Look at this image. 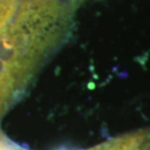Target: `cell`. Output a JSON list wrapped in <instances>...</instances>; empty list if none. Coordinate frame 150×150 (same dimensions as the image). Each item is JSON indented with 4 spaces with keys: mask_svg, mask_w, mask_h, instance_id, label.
<instances>
[{
    "mask_svg": "<svg viewBox=\"0 0 150 150\" xmlns=\"http://www.w3.org/2000/svg\"><path fill=\"white\" fill-rule=\"evenodd\" d=\"M69 9L59 0H25L0 29V118L62 43Z\"/></svg>",
    "mask_w": 150,
    "mask_h": 150,
    "instance_id": "cell-1",
    "label": "cell"
},
{
    "mask_svg": "<svg viewBox=\"0 0 150 150\" xmlns=\"http://www.w3.org/2000/svg\"><path fill=\"white\" fill-rule=\"evenodd\" d=\"M100 150H150V128L133 132L100 144Z\"/></svg>",
    "mask_w": 150,
    "mask_h": 150,
    "instance_id": "cell-2",
    "label": "cell"
}]
</instances>
